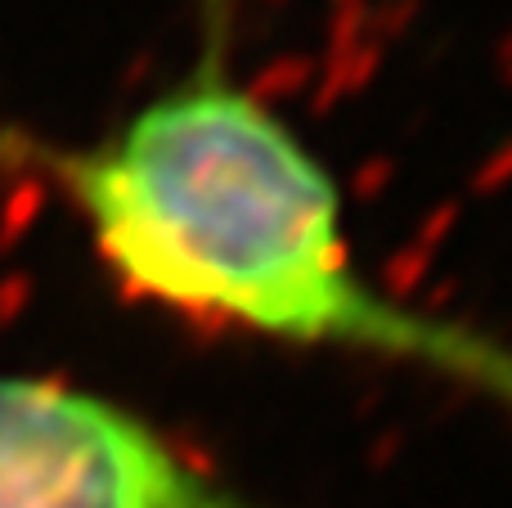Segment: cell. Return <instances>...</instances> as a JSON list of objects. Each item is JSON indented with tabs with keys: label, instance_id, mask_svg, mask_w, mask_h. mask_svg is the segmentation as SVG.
Here are the masks:
<instances>
[{
	"label": "cell",
	"instance_id": "cell-1",
	"mask_svg": "<svg viewBox=\"0 0 512 508\" xmlns=\"http://www.w3.org/2000/svg\"><path fill=\"white\" fill-rule=\"evenodd\" d=\"M0 508H274L140 410L0 369Z\"/></svg>",
	"mask_w": 512,
	"mask_h": 508
}]
</instances>
